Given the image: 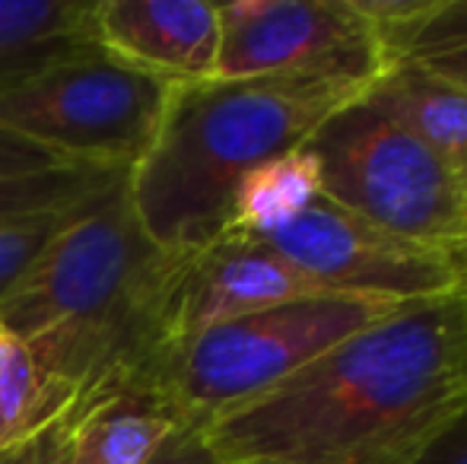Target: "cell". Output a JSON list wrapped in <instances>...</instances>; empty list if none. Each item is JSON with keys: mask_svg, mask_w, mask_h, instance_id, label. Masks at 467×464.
Listing matches in <instances>:
<instances>
[{"mask_svg": "<svg viewBox=\"0 0 467 464\" xmlns=\"http://www.w3.org/2000/svg\"><path fill=\"white\" fill-rule=\"evenodd\" d=\"M464 407L462 309L442 296L400 305L201 429L229 464H410Z\"/></svg>", "mask_w": 467, "mask_h": 464, "instance_id": "obj_1", "label": "cell"}, {"mask_svg": "<svg viewBox=\"0 0 467 464\" xmlns=\"http://www.w3.org/2000/svg\"><path fill=\"white\" fill-rule=\"evenodd\" d=\"M366 89L299 74L175 83L153 143L124 179L143 232L166 252L207 248L226 232L242 179L299 150Z\"/></svg>", "mask_w": 467, "mask_h": 464, "instance_id": "obj_2", "label": "cell"}, {"mask_svg": "<svg viewBox=\"0 0 467 464\" xmlns=\"http://www.w3.org/2000/svg\"><path fill=\"white\" fill-rule=\"evenodd\" d=\"M366 93L302 143L321 194L400 239L467 254V181Z\"/></svg>", "mask_w": 467, "mask_h": 464, "instance_id": "obj_3", "label": "cell"}, {"mask_svg": "<svg viewBox=\"0 0 467 464\" xmlns=\"http://www.w3.org/2000/svg\"><path fill=\"white\" fill-rule=\"evenodd\" d=\"M407 303L379 296H308L252 312L188 337L169 356L162 391L188 423L210 417L274 388L321 353L379 325Z\"/></svg>", "mask_w": 467, "mask_h": 464, "instance_id": "obj_4", "label": "cell"}, {"mask_svg": "<svg viewBox=\"0 0 467 464\" xmlns=\"http://www.w3.org/2000/svg\"><path fill=\"white\" fill-rule=\"evenodd\" d=\"M172 89L93 45L0 89V130L67 162L130 169L153 143Z\"/></svg>", "mask_w": 467, "mask_h": 464, "instance_id": "obj_5", "label": "cell"}, {"mask_svg": "<svg viewBox=\"0 0 467 464\" xmlns=\"http://www.w3.org/2000/svg\"><path fill=\"white\" fill-rule=\"evenodd\" d=\"M162 254L166 248L143 232L121 181L70 217L0 296V328L32 344L89 322L111 309Z\"/></svg>", "mask_w": 467, "mask_h": 464, "instance_id": "obj_6", "label": "cell"}, {"mask_svg": "<svg viewBox=\"0 0 467 464\" xmlns=\"http://www.w3.org/2000/svg\"><path fill=\"white\" fill-rule=\"evenodd\" d=\"M216 13L213 80L299 74L372 87L391 70L372 26L350 0H233L216 4Z\"/></svg>", "mask_w": 467, "mask_h": 464, "instance_id": "obj_7", "label": "cell"}, {"mask_svg": "<svg viewBox=\"0 0 467 464\" xmlns=\"http://www.w3.org/2000/svg\"><path fill=\"white\" fill-rule=\"evenodd\" d=\"M254 239L334 293L353 296L423 303L455 296L467 277V254L400 239L325 194L280 230Z\"/></svg>", "mask_w": 467, "mask_h": 464, "instance_id": "obj_8", "label": "cell"}, {"mask_svg": "<svg viewBox=\"0 0 467 464\" xmlns=\"http://www.w3.org/2000/svg\"><path fill=\"white\" fill-rule=\"evenodd\" d=\"M331 293V286L293 267L267 242L226 232L185 258L179 286V344L252 312Z\"/></svg>", "mask_w": 467, "mask_h": 464, "instance_id": "obj_9", "label": "cell"}, {"mask_svg": "<svg viewBox=\"0 0 467 464\" xmlns=\"http://www.w3.org/2000/svg\"><path fill=\"white\" fill-rule=\"evenodd\" d=\"M93 36L109 57L169 83L213 80L220 13L207 0H96Z\"/></svg>", "mask_w": 467, "mask_h": 464, "instance_id": "obj_10", "label": "cell"}, {"mask_svg": "<svg viewBox=\"0 0 467 464\" xmlns=\"http://www.w3.org/2000/svg\"><path fill=\"white\" fill-rule=\"evenodd\" d=\"M182 423L188 420L169 397L128 391L55 427L64 439V464H153Z\"/></svg>", "mask_w": 467, "mask_h": 464, "instance_id": "obj_11", "label": "cell"}, {"mask_svg": "<svg viewBox=\"0 0 467 464\" xmlns=\"http://www.w3.org/2000/svg\"><path fill=\"white\" fill-rule=\"evenodd\" d=\"M366 96L467 181V89L413 61H400Z\"/></svg>", "mask_w": 467, "mask_h": 464, "instance_id": "obj_12", "label": "cell"}, {"mask_svg": "<svg viewBox=\"0 0 467 464\" xmlns=\"http://www.w3.org/2000/svg\"><path fill=\"white\" fill-rule=\"evenodd\" d=\"M93 45V4L0 0V89Z\"/></svg>", "mask_w": 467, "mask_h": 464, "instance_id": "obj_13", "label": "cell"}, {"mask_svg": "<svg viewBox=\"0 0 467 464\" xmlns=\"http://www.w3.org/2000/svg\"><path fill=\"white\" fill-rule=\"evenodd\" d=\"M321 194L318 166L306 150H289L242 179L226 232L267 235L302 213ZM223 232V235H226Z\"/></svg>", "mask_w": 467, "mask_h": 464, "instance_id": "obj_14", "label": "cell"}, {"mask_svg": "<svg viewBox=\"0 0 467 464\" xmlns=\"http://www.w3.org/2000/svg\"><path fill=\"white\" fill-rule=\"evenodd\" d=\"M124 179H128V169L89 166V162H70V166L26 175H4L0 179V223L74 211V207L102 198Z\"/></svg>", "mask_w": 467, "mask_h": 464, "instance_id": "obj_15", "label": "cell"}, {"mask_svg": "<svg viewBox=\"0 0 467 464\" xmlns=\"http://www.w3.org/2000/svg\"><path fill=\"white\" fill-rule=\"evenodd\" d=\"M55 427L42 372L23 341H0V459Z\"/></svg>", "mask_w": 467, "mask_h": 464, "instance_id": "obj_16", "label": "cell"}, {"mask_svg": "<svg viewBox=\"0 0 467 464\" xmlns=\"http://www.w3.org/2000/svg\"><path fill=\"white\" fill-rule=\"evenodd\" d=\"M400 61H413L467 89V0H442V6L413 32Z\"/></svg>", "mask_w": 467, "mask_h": 464, "instance_id": "obj_17", "label": "cell"}, {"mask_svg": "<svg viewBox=\"0 0 467 464\" xmlns=\"http://www.w3.org/2000/svg\"><path fill=\"white\" fill-rule=\"evenodd\" d=\"M89 204H93V201H89ZM89 204H83V207H89ZM83 207L45 213V217L16 220V223H0V296L23 277V271L36 261V254L51 242V235L61 230L70 217H77Z\"/></svg>", "mask_w": 467, "mask_h": 464, "instance_id": "obj_18", "label": "cell"}, {"mask_svg": "<svg viewBox=\"0 0 467 464\" xmlns=\"http://www.w3.org/2000/svg\"><path fill=\"white\" fill-rule=\"evenodd\" d=\"M70 166L67 160L48 153V150L36 147V143L23 140V137L0 130V179L4 175H26V172H42V169Z\"/></svg>", "mask_w": 467, "mask_h": 464, "instance_id": "obj_19", "label": "cell"}, {"mask_svg": "<svg viewBox=\"0 0 467 464\" xmlns=\"http://www.w3.org/2000/svg\"><path fill=\"white\" fill-rule=\"evenodd\" d=\"M153 464H229V461L213 452V446L203 439V429L197 423H182L166 439V446L160 449Z\"/></svg>", "mask_w": 467, "mask_h": 464, "instance_id": "obj_20", "label": "cell"}, {"mask_svg": "<svg viewBox=\"0 0 467 464\" xmlns=\"http://www.w3.org/2000/svg\"><path fill=\"white\" fill-rule=\"evenodd\" d=\"M410 464H467V407L451 417Z\"/></svg>", "mask_w": 467, "mask_h": 464, "instance_id": "obj_21", "label": "cell"}, {"mask_svg": "<svg viewBox=\"0 0 467 464\" xmlns=\"http://www.w3.org/2000/svg\"><path fill=\"white\" fill-rule=\"evenodd\" d=\"M0 464H64V439L57 433V427L45 429L42 436L26 442L23 449L4 455Z\"/></svg>", "mask_w": 467, "mask_h": 464, "instance_id": "obj_22", "label": "cell"}, {"mask_svg": "<svg viewBox=\"0 0 467 464\" xmlns=\"http://www.w3.org/2000/svg\"><path fill=\"white\" fill-rule=\"evenodd\" d=\"M458 299V309H462V350H464V369H467V277H464V286L455 293Z\"/></svg>", "mask_w": 467, "mask_h": 464, "instance_id": "obj_23", "label": "cell"}, {"mask_svg": "<svg viewBox=\"0 0 467 464\" xmlns=\"http://www.w3.org/2000/svg\"><path fill=\"white\" fill-rule=\"evenodd\" d=\"M248 464H274V461H248Z\"/></svg>", "mask_w": 467, "mask_h": 464, "instance_id": "obj_24", "label": "cell"}, {"mask_svg": "<svg viewBox=\"0 0 467 464\" xmlns=\"http://www.w3.org/2000/svg\"><path fill=\"white\" fill-rule=\"evenodd\" d=\"M4 337H6V335H4V328H0V341H4Z\"/></svg>", "mask_w": 467, "mask_h": 464, "instance_id": "obj_25", "label": "cell"}]
</instances>
